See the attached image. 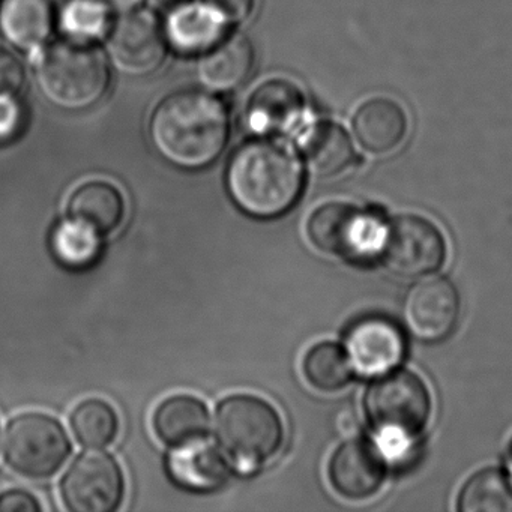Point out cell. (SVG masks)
Listing matches in <instances>:
<instances>
[{
  "label": "cell",
  "mask_w": 512,
  "mask_h": 512,
  "mask_svg": "<svg viewBox=\"0 0 512 512\" xmlns=\"http://www.w3.org/2000/svg\"><path fill=\"white\" fill-rule=\"evenodd\" d=\"M67 212L68 217L86 224L104 238L119 229L127 205L115 185L106 181H89L71 193Z\"/></svg>",
  "instance_id": "ffe728a7"
},
{
  "label": "cell",
  "mask_w": 512,
  "mask_h": 512,
  "mask_svg": "<svg viewBox=\"0 0 512 512\" xmlns=\"http://www.w3.org/2000/svg\"><path fill=\"white\" fill-rule=\"evenodd\" d=\"M365 410L382 437L383 451L401 454L430 419V392L412 371H394L370 386L365 395Z\"/></svg>",
  "instance_id": "5b68a950"
},
{
  "label": "cell",
  "mask_w": 512,
  "mask_h": 512,
  "mask_svg": "<svg viewBox=\"0 0 512 512\" xmlns=\"http://www.w3.org/2000/svg\"><path fill=\"white\" fill-rule=\"evenodd\" d=\"M341 422L343 424L340 425V430L343 431V433H352L353 430H355L356 427V421L353 419L352 415H341Z\"/></svg>",
  "instance_id": "836d02e7"
},
{
  "label": "cell",
  "mask_w": 512,
  "mask_h": 512,
  "mask_svg": "<svg viewBox=\"0 0 512 512\" xmlns=\"http://www.w3.org/2000/svg\"><path fill=\"white\" fill-rule=\"evenodd\" d=\"M107 59L122 76H151L166 61L167 41L157 20L148 11H128L110 25L106 34Z\"/></svg>",
  "instance_id": "30bf717a"
},
{
  "label": "cell",
  "mask_w": 512,
  "mask_h": 512,
  "mask_svg": "<svg viewBox=\"0 0 512 512\" xmlns=\"http://www.w3.org/2000/svg\"><path fill=\"white\" fill-rule=\"evenodd\" d=\"M226 22L203 4H190L167 14L166 41L182 55H202L226 37Z\"/></svg>",
  "instance_id": "ac0fdd59"
},
{
  "label": "cell",
  "mask_w": 512,
  "mask_h": 512,
  "mask_svg": "<svg viewBox=\"0 0 512 512\" xmlns=\"http://www.w3.org/2000/svg\"><path fill=\"white\" fill-rule=\"evenodd\" d=\"M71 451L64 425L47 413H20L5 428V463L25 478H50L64 466Z\"/></svg>",
  "instance_id": "8992f818"
},
{
  "label": "cell",
  "mask_w": 512,
  "mask_h": 512,
  "mask_svg": "<svg viewBox=\"0 0 512 512\" xmlns=\"http://www.w3.org/2000/svg\"><path fill=\"white\" fill-rule=\"evenodd\" d=\"M103 236L86 224L67 217L53 227L50 248L53 256L65 268L83 271L91 268L101 256Z\"/></svg>",
  "instance_id": "603a6c76"
},
{
  "label": "cell",
  "mask_w": 512,
  "mask_h": 512,
  "mask_svg": "<svg viewBox=\"0 0 512 512\" xmlns=\"http://www.w3.org/2000/svg\"><path fill=\"white\" fill-rule=\"evenodd\" d=\"M226 187L244 214L271 220L295 206L304 188L301 164L292 152L269 140L239 146L226 170Z\"/></svg>",
  "instance_id": "7a4b0ae2"
},
{
  "label": "cell",
  "mask_w": 512,
  "mask_h": 512,
  "mask_svg": "<svg viewBox=\"0 0 512 512\" xmlns=\"http://www.w3.org/2000/svg\"><path fill=\"white\" fill-rule=\"evenodd\" d=\"M353 131L365 151L374 155L391 154L406 140L409 118L397 101L371 98L356 110Z\"/></svg>",
  "instance_id": "2e32d148"
},
{
  "label": "cell",
  "mask_w": 512,
  "mask_h": 512,
  "mask_svg": "<svg viewBox=\"0 0 512 512\" xmlns=\"http://www.w3.org/2000/svg\"><path fill=\"white\" fill-rule=\"evenodd\" d=\"M41 509L43 506L29 491L13 488L0 494V512H40Z\"/></svg>",
  "instance_id": "4dcf8cb0"
},
{
  "label": "cell",
  "mask_w": 512,
  "mask_h": 512,
  "mask_svg": "<svg viewBox=\"0 0 512 512\" xmlns=\"http://www.w3.org/2000/svg\"><path fill=\"white\" fill-rule=\"evenodd\" d=\"M35 82L52 106L76 113L103 100L110 73L100 50L68 38L53 44L41 56L35 68Z\"/></svg>",
  "instance_id": "277c9868"
},
{
  "label": "cell",
  "mask_w": 512,
  "mask_h": 512,
  "mask_svg": "<svg viewBox=\"0 0 512 512\" xmlns=\"http://www.w3.org/2000/svg\"><path fill=\"white\" fill-rule=\"evenodd\" d=\"M385 464L373 443L352 439L332 455L329 479L335 490L347 499L361 500L373 496L383 482Z\"/></svg>",
  "instance_id": "4fadbf2b"
},
{
  "label": "cell",
  "mask_w": 512,
  "mask_h": 512,
  "mask_svg": "<svg viewBox=\"0 0 512 512\" xmlns=\"http://www.w3.org/2000/svg\"><path fill=\"white\" fill-rule=\"evenodd\" d=\"M352 368L346 350L329 341L311 347L302 362L307 382L325 392L344 388L352 380Z\"/></svg>",
  "instance_id": "484cf974"
},
{
  "label": "cell",
  "mask_w": 512,
  "mask_h": 512,
  "mask_svg": "<svg viewBox=\"0 0 512 512\" xmlns=\"http://www.w3.org/2000/svg\"><path fill=\"white\" fill-rule=\"evenodd\" d=\"M25 70L10 50L0 47V97H19Z\"/></svg>",
  "instance_id": "83f0119b"
},
{
  "label": "cell",
  "mask_w": 512,
  "mask_h": 512,
  "mask_svg": "<svg viewBox=\"0 0 512 512\" xmlns=\"http://www.w3.org/2000/svg\"><path fill=\"white\" fill-rule=\"evenodd\" d=\"M344 350L362 374H385L397 367L406 352L403 332L386 317L368 316L347 329Z\"/></svg>",
  "instance_id": "7c38bea8"
},
{
  "label": "cell",
  "mask_w": 512,
  "mask_h": 512,
  "mask_svg": "<svg viewBox=\"0 0 512 512\" xmlns=\"http://www.w3.org/2000/svg\"><path fill=\"white\" fill-rule=\"evenodd\" d=\"M230 116L209 92L185 89L164 98L151 115L149 142L167 163L187 170L211 166L226 149Z\"/></svg>",
  "instance_id": "6da1fadb"
},
{
  "label": "cell",
  "mask_w": 512,
  "mask_h": 512,
  "mask_svg": "<svg viewBox=\"0 0 512 512\" xmlns=\"http://www.w3.org/2000/svg\"><path fill=\"white\" fill-rule=\"evenodd\" d=\"M208 406L200 398L176 394L158 404L152 415V430L164 445L182 446L208 434Z\"/></svg>",
  "instance_id": "d6986e66"
},
{
  "label": "cell",
  "mask_w": 512,
  "mask_h": 512,
  "mask_svg": "<svg viewBox=\"0 0 512 512\" xmlns=\"http://www.w3.org/2000/svg\"><path fill=\"white\" fill-rule=\"evenodd\" d=\"M125 475L109 452H83L61 479V497L73 512H113L125 497Z\"/></svg>",
  "instance_id": "ba28073f"
},
{
  "label": "cell",
  "mask_w": 512,
  "mask_h": 512,
  "mask_svg": "<svg viewBox=\"0 0 512 512\" xmlns=\"http://www.w3.org/2000/svg\"><path fill=\"white\" fill-rule=\"evenodd\" d=\"M506 464H508V472L512 478V443L511 446H509L508 457H506Z\"/></svg>",
  "instance_id": "e575fe53"
},
{
  "label": "cell",
  "mask_w": 512,
  "mask_h": 512,
  "mask_svg": "<svg viewBox=\"0 0 512 512\" xmlns=\"http://www.w3.org/2000/svg\"><path fill=\"white\" fill-rule=\"evenodd\" d=\"M461 512H512V485L497 469H484L467 479L458 496Z\"/></svg>",
  "instance_id": "d4e9b609"
},
{
  "label": "cell",
  "mask_w": 512,
  "mask_h": 512,
  "mask_svg": "<svg viewBox=\"0 0 512 512\" xmlns=\"http://www.w3.org/2000/svg\"><path fill=\"white\" fill-rule=\"evenodd\" d=\"M25 125V109L19 97H0V145L13 142Z\"/></svg>",
  "instance_id": "f1b7e54d"
},
{
  "label": "cell",
  "mask_w": 512,
  "mask_h": 512,
  "mask_svg": "<svg viewBox=\"0 0 512 512\" xmlns=\"http://www.w3.org/2000/svg\"><path fill=\"white\" fill-rule=\"evenodd\" d=\"M62 31L70 40L91 43L109 32L110 10L100 0H68L59 14Z\"/></svg>",
  "instance_id": "4316f807"
},
{
  "label": "cell",
  "mask_w": 512,
  "mask_h": 512,
  "mask_svg": "<svg viewBox=\"0 0 512 512\" xmlns=\"http://www.w3.org/2000/svg\"><path fill=\"white\" fill-rule=\"evenodd\" d=\"M214 434L221 451L236 464L239 472L250 475L280 451L284 422L265 398L235 394L218 404Z\"/></svg>",
  "instance_id": "3957f363"
},
{
  "label": "cell",
  "mask_w": 512,
  "mask_h": 512,
  "mask_svg": "<svg viewBox=\"0 0 512 512\" xmlns=\"http://www.w3.org/2000/svg\"><path fill=\"white\" fill-rule=\"evenodd\" d=\"M301 152L308 170L320 178L340 175L355 161L349 134L332 122L311 128L301 142Z\"/></svg>",
  "instance_id": "7402d4cb"
},
{
  "label": "cell",
  "mask_w": 512,
  "mask_h": 512,
  "mask_svg": "<svg viewBox=\"0 0 512 512\" xmlns=\"http://www.w3.org/2000/svg\"><path fill=\"white\" fill-rule=\"evenodd\" d=\"M403 316L407 329L419 340H443L457 326L460 295L446 278H422L407 292Z\"/></svg>",
  "instance_id": "8fae6325"
},
{
  "label": "cell",
  "mask_w": 512,
  "mask_h": 512,
  "mask_svg": "<svg viewBox=\"0 0 512 512\" xmlns=\"http://www.w3.org/2000/svg\"><path fill=\"white\" fill-rule=\"evenodd\" d=\"M100 2H103L110 11L121 14L136 10L142 4V0H100Z\"/></svg>",
  "instance_id": "d6a6232c"
},
{
  "label": "cell",
  "mask_w": 512,
  "mask_h": 512,
  "mask_svg": "<svg viewBox=\"0 0 512 512\" xmlns=\"http://www.w3.org/2000/svg\"><path fill=\"white\" fill-rule=\"evenodd\" d=\"M383 232L376 215L340 202L320 206L307 223L308 239L317 250L355 262L379 253Z\"/></svg>",
  "instance_id": "52a82bcc"
},
{
  "label": "cell",
  "mask_w": 512,
  "mask_h": 512,
  "mask_svg": "<svg viewBox=\"0 0 512 512\" xmlns=\"http://www.w3.org/2000/svg\"><path fill=\"white\" fill-rule=\"evenodd\" d=\"M167 472L179 487L209 493L229 481L232 467L220 448L202 439L176 446L167 457Z\"/></svg>",
  "instance_id": "9a60e30c"
},
{
  "label": "cell",
  "mask_w": 512,
  "mask_h": 512,
  "mask_svg": "<svg viewBox=\"0 0 512 512\" xmlns=\"http://www.w3.org/2000/svg\"><path fill=\"white\" fill-rule=\"evenodd\" d=\"M70 425L80 445L104 448L118 437L119 416L112 404L101 398H89L74 407Z\"/></svg>",
  "instance_id": "cb8c5ba5"
},
{
  "label": "cell",
  "mask_w": 512,
  "mask_h": 512,
  "mask_svg": "<svg viewBox=\"0 0 512 512\" xmlns=\"http://www.w3.org/2000/svg\"><path fill=\"white\" fill-rule=\"evenodd\" d=\"M379 253L392 274L421 278L443 265L446 245L431 221L418 215H401L385 226Z\"/></svg>",
  "instance_id": "9c48e42d"
},
{
  "label": "cell",
  "mask_w": 512,
  "mask_h": 512,
  "mask_svg": "<svg viewBox=\"0 0 512 512\" xmlns=\"http://www.w3.org/2000/svg\"><path fill=\"white\" fill-rule=\"evenodd\" d=\"M254 59V47L248 38L241 34L227 35L202 53L197 76L209 91H235L251 76Z\"/></svg>",
  "instance_id": "e0dca14e"
},
{
  "label": "cell",
  "mask_w": 512,
  "mask_h": 512,
  "mask_svg": "<svg viewBox=\"0 0 512 512\" xmlns=\"http://www.w3.org/2000/svg\"><path fill=\"white\" fill-rule=\"evenodd\" d=\"M305 113V98L289 80L274 79L263 83L251 95L247 122L260 136L292 133Z\"/></svg>",
  "instance_id": "5bb4252c"
},
{
  "label": "cell",
  "mask_w": 512,
  "mask_h": 512,
  "mask_svg": "<svg viewBox=\"0 0 512 512\" xmlns=\"http://www.w3.org/2000/svg\"><path fill=\"white\" fill-rule=\"evenodd\" d=\"M149 8L155 13L169 14L172 11L178 10V8L184 7V5L190 4L193 0H146Z\"/></svg>",
  "instance_id": "1f68e13d"
},
{
  "label": "cell",
  "mask_w": 512,
  "mask_h": 512,
  "mask_svg": "<svg viewBox=\"0 0 512 512\" xmlns=\"http://www.w3.org/2000/svg\"><path fill=\"white\" fill-rule=\"evenodd\" d=\"M55 25L50 0H2L0 32L13 46L34 50L43 46Z\"/></svg>",
  "instance_id": "44dd1931"
},
{
  "label": "cell",
  "mask_w": 512,
  "mask_h": 512,
  "mask_svg": "<svg viewBox=\"0 0 512 512\" xmlns=\"http://www.w3.org/2000/svg\"><path fill=\"white\" fill-rule=\"evenodd\" d=\"M227 25L247 22L256 8V0H205Z\"/></svg>",
  "instance_id": "f546056e"
}]
</instances>
